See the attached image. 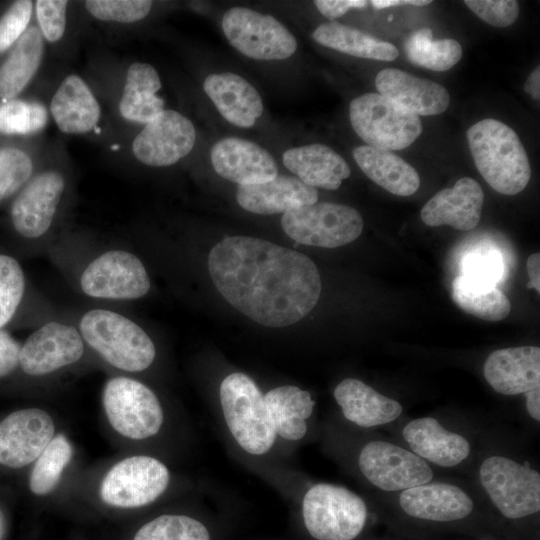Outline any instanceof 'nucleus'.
<instances>
[{"instance_id": "41", "label": "nucleus", "mask_w": 540, "mask_h": 540, "mask_svg": "<svg viewBox=\"0 0 540 540\" xmlns=\"http://www.w3.org/2000/svg\"><path fill=\"white\" fill-rule=\"evenodd\" d=\"M86 10L106 22L132 23L145 18L151 10L148 0H87Z\"/></svg>"}, {"instance_id": "24", "label": "nucleus", "mask_w": 540, "mask_h": 540, "mask_svg": "<svg viewBox=\"0 0 540 540\" xmlns=\"http://www.w3.org/2000/svg\"><path fill=\"white\" fill-rule=\"evenodd\" d=\"M236 199L249 212L277 214L316 203L318 192L297 177L277 175L264 183L238 186Z\"/></svg>"}, {"instance_id": "9", "label": "nucleus", "mask_w": 540, "mask_h": 540, "mask_svg": "<svg viewBox=\"0 0 540 540\" xmlns=\"http://www.w3.org/2000/svg\"><path fill=\"white\" fill-rule=\"evenodd\" d=\"M479 479L503 516L520 519L540 510V474L527 464L492 455L480 465Z\"/></svg>"}, {"instance_id": "30", "label": "nucleus", "mask_w": 540, "mask_h": 540, "mask_svg": "<svg viewBox=\"0 0 540 540\" xmlns=\"http://www.w3.org/2000/svg\"><path fill=\"white\" fill-rule=\"evenodd\" d=\"M161 80L156 69L147 63H132L126 74L119 110L126 120L147 124L164 110L157 96Z\"/></svg>"}, {"instance_id": "31", "label": "nucleus", "mask_w": 540, "mask_h": 540, "mask_svg": "<svg viewBox=\"0 0 540 540\" xmlns=\"http://www.w3.org/2000/svg\"><path fill=\"white\" fill-rule=\"evenodd\" d=\"M264 400L276 434L291 441L306 435V420L315 406L308 391L297 386H279L268 391Z\"/></svg>"}, {"instance_id": "44", "label": "nucleus", "mask_w": 540, "mask_h": 540, "mask_svg": "<svg viewBox=\"0 0 540 540\" xmlns=\"http://www.w3.org/2000/svg\"><path fill=\"white\" fill-rule=\"evenodd\" d=\"M65 0H37L36 16L42 36L49 42L60 40L66 28Z\"/></svg>"}, {"instance_id": "19", "label": "nucleus", "mask_w": 540, "mask_h": 540, "mask_svg": "<svg viewBox=\"0 0 540 540\" xmlns=\"http://www.w3.org/2000/svg\"><path fill=\"white\" fill-rule=\"evenodd\" d=\"M484 193L479 183L469 177L459 179L452 188L437 192L421 209V219L428 226L449 225L454 229H474L481 218Z\"/></svg>"}, {"instance_id": "47", "label": "nucleus", "mask_w": 540, "mask_h": 540, "mask_svg": "<svg viewBox=\"0 0 540 540\" xmlns=\"http://www.w3.org/2000/svg\"><path fill=\"white\" fill-rule=\"evenodd\" d=\"M314 4L323 16L335 19L352 8L365 7L368 2L364 0H316Z\"/></svg>"}, {"instance_id": "27", "label": "nucleus", "mask_w": 540, "mask_h": 540, "mask_svg": "<svg viewBox=\"0 0 540 540\" xmlns=\"http://www.w3.org/2000/svg\"><path fill=\"white\" fill-rule=\"evenodd\" d=\"M284 166L304 184L313 188L336 190L351 174L342 156L323 144H310L286 150Z\"/></svg>"}, {"instance_id": "25", "label": "nucleus", "mask_w": 540, "mask_h": 540, "mask_svg": "<svg viewBox=\"0 0 540 540\" xmlns=\"http://www.w3.org/2000/svg\"><path fill=\"white\" fill-rule=\"evenodd\" d=\"M203 88L220 114L238 127H252L263 112L262 99L257 90L237 74H210Z\"/></svg>"}, {"instance_id": "17", "label": "nucleus", "mask_w": 540, "mask_h": 540, "mask_svg": "<svg viewBox=\"0 0 540 540\" xmlns=\"http://www.w3.org/2000/svg\"><path fill=\"white\" fill-rule=\"evenodd\" d=\"M65 190V179L56 170L43 171L21 188L11 207L16 232L27 239L47 233Z\"/></svg>"}, {"instance_id": "22", "label": "nucleus", "mask_w": 540, "mask_h": 540, "mask_svg": "<svg viewBox=\"0 0 540 540\" xmlns=\"http://www.w3.org/2000/svg\"><path fill=\"white\" fill-rule=\"evenodd\" d=\"M398 500L407 515L436 522L463 519L474 507L471 497L464 490L445 482L430 481L405 489Z\"/></svg>"}, {"instance_id": "4", "label": "nucleus", "mask_w": 540, "mask_h": 540, "mask_svg": "<svg viewBox=\"0 0 540 540\" xmlns=\"http://www.w3.org/2000/svg\"><path fill=\"white\" fill-rule=\"evenodd\" d=\"M222 411L232 436L247 453L262 455L276 439L264 395L246 374L226 376L220 385Z\"/></svg>"}, {"instance_id": "23", "label": "nucleus", "mask_w": 540, "mask_h": 540, "mask_svg": "<svg viewBox=\"0 0 540 540\" xmlns=\"http://www.w3.org/2000/svg\"><path fill=\"white\" fill-rule=\"evenodd\" d=\"M402 436L413 453L441 467L456 466L471 452L470 443L464 436L445 429L437 419L429 416L409 421Z\"/></svg>"}, {"instance_id": "45", "label": "nucleus", "mask_w": 540, "mask_h": 540, "mask_svg": "<svg viewBox=\"0 0 540 540\" xmlns=\"http://www.w3.org/2000/svg\"><path fill=\"white\" fill-rule=\"evenodd\" d=\"M462 274L496 284L502 274V261L496 252H476L463 261Z\"/></svg>"}, {"instance_id": "5", "label": "nucleus", "mask_w": 540, "mask_h": 540, "mask_svg": "<svg viewBox=\"0 0 540 540\" xmlns=\"http://www.w3.org/2000/svg\"><path fill=\"white\" fill-rule=\"evenodd\" d=\"M302 515L307 531L317 540H353L364 528L367 506L343 486L319 483L304 495Z\"/></svg>"}, {"instance_id": "12", "label": "nucleus", "mask_w": 540, "mask_h": 540, "mask_svg": "<svg viewBox=\"0 0 540 540\" xmlns=\"http://www.w3.org/2000/svg\"><path fill=\"white\" fill-rule=\"evenodd\" d=\"M222 30L235 49L256 60L286 59L297 49L295 37L280 21L245 7L229 9Z\"/></svg>"}, {"instance_id": "46", "label": "nucleus", "mask_w": 540, "mask_h": 540, "mask_svg": "<svg viewBox=\"0 0 540 540\" xmlns=\"http://www.w3.org/2000/svg\"><path fill=\"white\" fill-rule=\"evenodd\" d=\"M20 350L21 345L7 331L0 329V379L19 366Z\"/></svg>"}, {"instance_id": "33", "label": "nucleus", "mask_w": 540, "mask_h": 540, "mask_svg": "<svg viewBox=\"0 0 540 540\" xmlns=\"http://www.w3.org/2000/svg\"><path fill=\"white\" fill-rule=\"evenodd\" d=\"M312 38L322 46L365 59L393 61L399 55L392 43L338 22L321 24L313 31Z\"/></svg>"}, {"instance_id": "14", "label": "nucleus", "mask_w": 540, "mask_h": 540, "mask_svg": "<svg viewBox=\"0 0 540 540\" xmlns=\"http://www.w3.org/2000/svg\"><path fill=\"white\" fill-rule=\"evenodd\" d=\"M85 345L78 328L50 321L21 345L19 366L30 376L53 374L77 363L84 355Z\"/></svg>"}, {"instance_id": "43", "label": "nucleus", "mask_w": 540, "mask_h": 540, "mask_svg": "<svg viewBox=\"0 0 540 540\" xmlns=\"http://www.w3.org/2000/svg\"><path fill=\"white\" fill-rule=\"evenodd\" d=\"M464 3L481 20L500 28L512 25L520 11L515 0H465Z\"/></svg>"}, {"instance_id": "2", "label": "nucleus", "mask_w": 540, "mask_h": 540, "mask_svg": "<svg viewBox=\"0 0 540 540\" xmlns=\"http://www.w3.org/2000/svg\"><path fill=\"white\" fill-rule=\"evenodd\" d=\"M466 136L479 173L495 191L516 195L527 186L531 178L530 162L511 127L486 118L472 125Z\"/></svg>"}, {"instance_id": "21", "label": "nucleus", "mask_w": 540, "mask_h": 540, "mask_svg": "<svg viewBox=\"0 0 540 540\" xmlns=\"http://www.w3.org/2000/svg\"><path fill=\"white\" fill-rule=\"evenodd\" d=\"M375 85L379 94L417 116L441 114L450 104V96L444 86L400 69L381 70L375 77Z\"/></svg>"}, {"instance_id": "11", "label": "nucleus", "mask_w": 540, "mask_h": 540, "mask_svg": "<svg viewBox=\"0 0 540 540\" xmlns=\"http://www.w3.org/2000/svg\"><path fill=\"white\" fill-rule=\"evenodd\" d=\"M79 286L90 298L135 300L150 290V278L142 261L133 253L113 249L91 260L83 269Z\"/></svg>"}, {"instance_id": "1", "label": "nucleus", "mask_w": 540, "mask_h": 540, "mask_svg": "<svg viewBox=\"0 0 540 540\" xmlns=\"http://www.w3.org/2000/svg\"><path fill=\"white\" fill-rule=\"evenodd\" d=\"M208 269L220 294L238 311L268 327H285L317 304L321 278L306 255L248 236L222 239Z\"/></svg>"}, {"instance_id": "37", "label": "nucleus", "mask_w": 540, "mask_h": 540, "mask_svg": "<svg viewBox=\"0 0 540 540\" xmlns=\"http://www.w3.org/2000/svg\"><path fill=\"white\" fill-rule=\"evenodd\" d=\"M133 540H210V534L192 517L165 514L140 527Z\"/></svg>"}, {"instance_id": "38", "label": "nucleus", "mask_w": 540, "mask_h": 540, "mask_svg": "<svg viewBox=\"0 0 540 540\" xmlns=\"http://www.w3.org/2000/svg\"><path fill=\"white\" fill-rule=\"evenodd\" d=\"M48 113L41 103L11 99L0 105V133L30 135L43 130Z\"/></svg>"}, {"instance_id": "50", "label": "nucleus", "mask_w": 540, "mask_h": 540, "mask_svg": "<svg viewBox=\"0 0 540 540\" xmlns=\"http://www.w3.org/2000/svg\"><path fill=\"white\" fill-rule=\"evenodd\" d=\"M524 90L533 99L539 100L540 98V67L537 66L527 77Z\"/></svg>"}, {"instance_id": "32", "label": "nucleus", "mask_w": 540, "mask_h": 540, "mask_svg": "<svg viewBox=\"0 0 540 540\" xmlns=\"http://www.w3.org/2000/svg\"><path fill=\"white\" fill-rule=\"evenodd\" d=\"M43 55V36L39 28H27L0 67V98L13 99L22 92L37 72Z\"/></svg>"}, {"instance_id": "39", "label": "nucleus", "mask_w": 540, "mask_h": 540, "mask_svg": "<svg viewBox=\"0 0 540 540\" xmlns=\"http://www.w3.org/2000/svg\"><path fill=\"white\" fill-rule=\"evenodd\" d=\"M26 287L25 275L19 262L0 254V329L15 315Z\"/></svg>"}, {"instance_id": "35", "label": "nucleus", "mask_w": 540, "mask_h": 540, "mask_svg": "<svg viewBox=\"0 0 540 540\" xmlns=\"http://www.w3.org/2000/svg\"><path fill=\"white\" fill-rule=\"evenodd\" d=\"M408 60L420 67L433 71H447L462 57V47L450 38L433 39L429 28H421L411 33L404 44Z\"/></svg>"}, {"instance_id": "51", "label": "nucleus", "mask_w": 540, "mask_h": 540, "mask_svg": "<svg viewBox=\"0 0 540 540\" xmlns=\"http://www.w3.org/2000/svg\"><path fill=\"white\" fill-rule=\"evenodd\" d=\"M430 0H373L371 4L377 9H384L388 7L401 6V5H413V6H425L430 4Z\"/></svg>"}, {"instance_id": "8", "label": "nucleus", "mask_w": 540, "mask_h": 540, "mask_svg": "<svg viewBox=\"0 0 540 540\" xmlns=\"http://www.w3.org/2000/svg\"><path fill=\"white\" fill-rule=\"evenodd\" d=\"M170 472L157 458L128 456L113 464L99 485V497L107 506L136 509L157 500L167 489Z\"/></svg>"}, {"instance_id": "29", "label": "nucleus", "mask_w": 540, "mask_h": 540, "mask_svg": "<svg viewBox=\"0 0 540 540\" xmlns=\"http://www.w3.org/2000/svg\"><path fill=\"white\" fill-rule=\"evenodd\" d=\"M353 157L367 177L394 195L410 196L420 186L417 171L392 151L362 145Z\"/></svg>"}, {"instance_id": "34", "label": "nucleus", "mask_w": 540, "mask_h": 540, "mask_svg": "<svg viewBox=\"0 0 540 540\" xmlns=\"http://www.w3.org/2000/svg\"><path fill=\"white\" fill-rule=\"evenodd\" d=\"M452 299L464 312L486 321L503 320L511 310L510 301L496 284L463 274L453 279Z\"/></svg>"}, {"instance_id": "36", "label": "nucleus", "mask_w": 540, "mask_h": 540, "mask_svg": "<svg viewBox=\"0 0 540 540\" xmlns=\"http://www.w3.org/2000/svg\"><path fill=\"white\" fill-rule=\"evenodd\" d=\"M73 456L70 440L62 433L55 434L33 463L28 481L30 491L40 497L54 492Z\"/></svg>"}, {"instance_id": "40", "label": "nucleus", "mask_w": 540, "mask_h": 540, "mask_svg": "<svg viewBox=\"0 0 540 540\" xmlns=\"http://www.w3.org/2000/svg\"><path fill=\"white\" fill-rule=\"evenodd\" d=\"M30 157L14 147L0 149V202L22 188L30 179Z\"/></svg>"}, {"instance_id": "15", "label": "nucleus", "mask_w": 540, "mask_h": 540, "mask_svg": "<svg viewBox=\"0 0 540 540\" xmlns=\"http://www.w3.org/2000/svg\"><path fill=\"white\" fill-rule=\"evenodd\" d=\"M55 436V423L45 410L31 407L12 412L0 422V465L19 469L39 457Z\"/></svg>"}, {"instance_id": "48", "label": "nucleus", "mask_w": 540, "mask_h": 540, "mask_svg": "<svg viewBox=\"0 0 540 540\" xmlns=\"http://www.w3.org/2000/svg\"><path fill=\"white\" fill-rule=\"evenodd\" d=\"M527 273L530 281L527 284L528 288L535 289L540 292V254L533 253L527 259Z\"/></svg>"}, {"instance_id": "7", "label": "nucleus", "mask_w": 540, "mask_h": 540, "mask_svg": "<svg viewBox=\"0 0 540 540\" xmlns=\"http://www.w3.org/2000/svg\"><path fill=\"white\" fill-rule=\"evenodd\" d=\"M102 405L113 430L128 439L153 437L163 425L164 413L156 394L128 376L111 377L105 382Z\"/></svg>"}, {"instance_id": "42", "label": "nucleus", "mask_w": 540, "mask_h": 540, "mask_svg": "<svg viewBox=\"0 0 540 540\" xmlns=\"http://www.w3.org/2000/svg\"><path fill=\"white\" fill-rule=\"evenodd\" d=\"M30 0L15 1L0 18V52L11 47L26 31L32 14Z\"/></svg>"}, {"instance_id": "10", "label": "nucleus", "mask_w": 540, "mask_h": 540, "mask_svg": "<svg viewBox=\"0 0 540 540\" xmlns=\"http://www.w3.org/2000/svg\"><path fill=\"white\" fill-rule=\"evenodd\" d=\"M281 226L297 243L336 248L351 243L360 236L363 219L361 214L350 206L316 202L284 213Z\"/></svg>"}, {"instance_id": "28", "label": "nucleus", "mask_w": 540, "mask_h": 540, "mask_svg": "<svg viewBox=\"0 0 540 540\" xmlns=\"http://www.w3.org/2000/svg\"><path fill=\"white\" fill-rule=\"evenodd\" d=\"M50 110L58 128L67 134L93 130L101 115L98 101L78 75H69L61 82L51 100Z\"/></svg>"}, {"instance_id": "6", "label": "nucleus", "mask_w": 540, "mask_h": 540, "mask_svg": "<svg viewBox=\"0 0 540 540\" xmlns=\"http://www.w3.org/2000/svg\"><path fill=\"white\" fill-rule=\"evenodd\" d=\"M351 125L370 147L402 150L421 134L422 123L416 114L378 93H366L349 106Z\"/></svg>"}, {"instance_id": "18", "label": "nucleus", "mask_w": 540, "mask_h": 540, "mask_svg": "<svg viewBox=\"0 0 540 540\" xmlns=\"http://www.w3.org/2000/svg\"><path fill=\"white\" fill-rule=\"evenodd\" d=\"M210 157L216 173L239 186L264 183L278 175L270 153L249 140L221 139L212 147Z\"/></svg>"}, {"instance_id": "49", "label": "nucleus", "mask_w": 540, "mask_h": 540, "mask_svg": "<svg viewBox=\"0 0 540 540\" xmlns=\"http://www.w3.org/2000/svg\"><path fill=\"white\" fill-rule=\"evenodd\" d=\"M526 410L531 418L540 421V387L525 394Z\"/></svg>"}, {"instance_id": "13", "label": "nucleus", "mask_w": 540, "mask_h": 540, "mask_svg": "<svg viewBox=\"0 0 540 540\" xmlns=\"http://www.w3.org/2000/svg\"><path fill=\"white\" fill-rule=\"evenodd\" d=\"M363 476L383 491H399L432 481L433 471L421 457L393 443L376 440L360 451Z\"/></svg>"}, {"instance_id": "16", "label": "nucleus", "mask_w": 540, "mask_h": 540, "mask_svg": "<svg viewBox=\"0 0 540 540\" xmlns=\"http://www.w3.org/2000/svg\"><path fill=\"white\" fill-rule=\"evenodd\" d=\"M195 141L192 122L177 111L164 109L135 137L132 151L143 164L169 166L190 153Z\"/></svg>"}, {"instance_id": "3", "label": "nucleus", "mask_w": 540, "mask_h": 540, "mask_svg": "<svg viewBox=\"0 0 540 540\" xmlns=\"http://www.w3.org/2000/svg\"><path fill=\"white\" fill-rule=\"evenodd\" d=\"M85 342L110 366L128 373L151 366L156 348L149 335L118 312L96 308L85 312L78 325Z\"/></svg>"}, {"instance_id": "20", "label": "nucleus", "mask_w": 540, "mask_h": 540, "mask_svg": "<svg viewBox=\"0 0 540 540\" xmlns=\"http://www.w3.org/2000/svg\"><path fill=\"white\" fill-rule=\"evenodd\" d=\"M483 374L499 394H525L540 387V348L520 346L495 350L487 357Z\"/></svg>"}, {"instance_id": "26", "label": "nucleus", "mask_w": 540, "mask_h": 540, "mask_svg": "<svg viewBox=\"0 0 540 540\" xmlns=\"http://www.w3.org/2000/svg\"><path fill=\"white\" fill-rule=\"evenodd\" d=\"M334 398L348 421L365 428L391 423L403 411L397 400L355 378L342 380L334 389Z\"/></svg>"}]
</instances>
